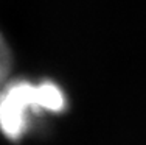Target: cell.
<instances>
[{
    "mask_svg": "<svg viewBox=\"0 0 146 145\" xmlns=\"http://www.w3.org/2000/svg\"><path fill=\"white\" fill-rule=\"evenodd\" d=\"M67 95L56 81H6L0 88V131L6 139L19 142L44 114H61L67 109Z\"/></svg>",
    "mask_w": 146,
    "mask_h": 145,
    "instance_id": "1",
    "label": "cell"
},
{
    "mask_svg": "<svg viewBox=\"0 0 146 145\" xmlns=\"http://www.w3.org/2000/svg\"><path fill=\"white\" fill-rule=\"evenodd\" d=\"M11 65H13L11 50H9L5 37L0 33V88L8 81L9 72H11Z\"/></svg>",
    "mask_w": 146,
    "mask_h": 145,
    "instance_id": "2",
    "label": "cell"
}]
</instances>
